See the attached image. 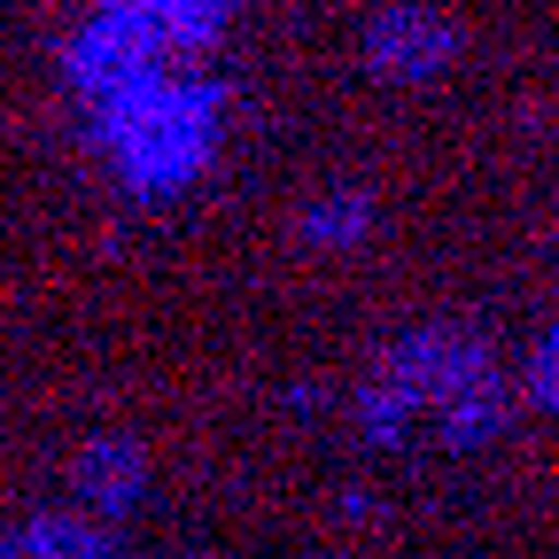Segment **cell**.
<instances>
[{"label":"cell","mask_w":559,"mask_h":559,"mask_svg":"<svg viewBox=\"0 0 559 559\" xmlns=\"http://www.w3.org/2000/svg\"><path fill=\"white\" fill-rule=\"evenodd\" d=\"M521 389H528V404L536 412H559V326L528 349V373H521Z\"/></svg>","instance_id":"obj_3"},{"label":"cell","mask_w":559,"mask_h":559,"mask_svg":"<svg viewBox=\"0 0 559 559\" xmlns=\"http://www.w3.org/2000/svg\"><path fill=\"white\" fill-rule=\"evenodd\" d=\"M412 419H436V436L451 451L489 443L513 419L498 358H489L474 334H451V326L404 334L389 358L373 366V381L358 389V428L373 443H396V436H412Z\"/></svg>","instance_id":"obj_1"},{"label":"cell","mask_w":559,"mask_h":559,"mask_svg":"<svg viewBox=\"0 0 559 559\" xmlns=\"http://www.w3.org/2000/svg\"><path fill=\"white\" fill-rule=\"evenodd\" d=\"M234 0H109V24L140 47V55H164V47H210L226 32Z\"/></svg>","instance_id":"obj_2"}]
</instances>
